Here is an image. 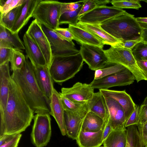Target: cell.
Instances as JSON below:
<instances>
[{
    "label": "cell",
    "mask_w": 147,
    "mask_h": 147,
    "mask_svg": "<svg viewBox=\"0 0 147 147\" xmlns=\"http://www.w3.org/2000/svg\"><path fill=\"white\" fill-rule=\"evenodd\" d=\"M26 33L38 45L44 57L47 66L49 69L53 56L50 42L42 29L41 24L34 19L32 22Z\"/></svg>",
    "instance_id": "obj_11"
},
{
    "label": "cell",
    "mask_w": 147,
    "mask_h": 147,
    "mask_svg": "<svg viewBox=\"0 0 147 147\" xmlns=\"http://www.w3.org/2000/svg\"><path fill=\"white\" fill-rule=\"evenodd\" d=\"M0 48H9L22 51L25 50L24 43L18 33H13L0 25Z\"/></svg>",
    "instance_id": "obj_23"
},
{
    "label": "cell",
    "mask_w": 147,
    "mask_h": 147,
    "mask_svg": "<svg viewBox=\"0 0 147 147\" xmlns=\"http://www.w3.org/2000/svg\"><path fill=\"white\" fill-rule=\"evenodd\" d=\"M42 29L50 42L53 57L54 56L70 55L80 53L73 41L63 38L54 30L41 24Z\"/></svg>",
    "instance_id": "obj_8"
},
{
    "label": "cell",
    "mask_w": 147,
    "mask_h": 147,
    "mask_svg": "<svg viewBox=\"0 0 147 147\" xmlns=\"http://www.w3.org/2000/svg\"><path fill=\"white\" fill-rule=\"evenodd\" d=\"M62 3L57 1L40 0L33 17L41 24L55 30L59 27Z\"/></svg>",
    "instance_id": "obj_6"
},
{
    "label": "cell",
    "mask_w": 147,
    "mask_h": 147,
    "mask_svg": "<svg viewBox=\"0 0 147 147\" xmlns=\"http://www.w3.org/2000/svg\"><path fill=\"white\" fill-rule=\"evenodd\" d=\"M123 66L116 64L95 71L94 79H100L120 71L125 68Z\"/></svg>",
    "instance_id": "obj_32"
},
{
    "label": "cell",
    "mask_w": 147,
    "mask_h": 147,
    "mask_svg": "<svg viewBox=\"0 0 147 147\" xmlns=\"http://www.w3.org/2000/svg\"><path fill=\"white\" fill-rule=\"evenodd\" d=\"M104 97L109 112V120L113 129L125 127L127 119L122 106L114 100Z\"/></svg>",
    "instance_id": "obj_16"
},
{
    "label": "cell",
    "mask_w": 147,
    "mask_h": 147,
    "mask_svg": "<svg viewBox=\"0 0 147 147\" xmlns=\"http://www.w3.org/2000/svg\"><path fill=\"white\" fill-rule=\"evenodd\" d=\"M26 57L23 67L20 70L13 71L11 78L34 113L49 114L50 110L37 82L33 65L26 55Z\"/></svg>",
    "instance_id": "obj_2"
},
{
    "label": "cell",
    "mask_w": 147,
    "mask_h": 147,
    "mask_svg": "<svg viewBox=\"0 0 147 147\" xmlns=\"http://www.w3.org/2000/svg\"><path fill=\"white\" fill-rule=\"evenodd\" d=\"M136 80L132 73L125 68L121 71L97 80L94 79L90 84L94 89L107 90L117 86H123L132 84Z\"/></svg>",
    "instance_id": "obj_9"
},
{
    "label": "cell",
    "mask_w": 147,
    "mask_h": 147,
    "mask_svg": "<svg viewBox=\"0 0 147 147\" xmlns=\"http://www.w3.org/2000/svg\"><path fill=\"white\" fill-rule=\"evenodd\" d=\"M141 38L142 41L147 42V28L142 29Z\"/></svg>",
    "instance_id": "obj_51"
},
{
    "label": "cell",
    "mask_w": 147,
    "mask_h": 147,
    "mask_svg": "<svg viewBox=\"0 0 147 147\" xmlns=\"http://www.w3.org/2000/svg\"><path fill=\"white\" fill-rule=\"evenodd\" d=\"M126 128L127 136L126 147H142L141 140L137 125H131Z\"/></svg>",
    "instance_id": "obj_29"
},
{
    "label": "cell",
    "mask_w": 147,
    "mask_h": 147,
    "mask_svg": "<svg viewBox=\"0 0 147 147\" xmlns=\"http://www.w3.org/2000/svg\"><path fill=\"white\" fill-rule=\"evenodd\" d=\"M80 51L84 61L92 70L95 71L109 65L103 49L96 46L82 44Z\"/></svg>",
    "instance_id": "obj_10"
},
{
    "label": "cell",
    "mask_w": 147,
    "mask_h": 147,
    "mask_svg": "<svg viewBox=\"0 0 147 147\" xmlns=\"http://www.w3.org/2000/svg\"><path fill=\"white\" fill-rule=\"evenodd\" d=\"M140 1H143L147 3V0H140Z\"/></svg>",
    "instance_id": "obj_54"
},
{
    "label": "cell",
    "mask_w": 147,
    "mask_h": 147,
    "mask_svg": "<svg viewBox=\"0 0 147 147\" xmlns=\"http://www.w3.org/2000/svg\"><path fill=\"white\" fill-rule=\"evenodd\" d=\"M49 106L50 109L49 115L54 118L61 134L63 136H65L66 134L64 117L65 109L59 98V93L54 88L52 91L51 102Z\"/></svg>",
    "instance_id": "obj_20"
},
{
    "label": "cell",
    "mask_w": 147,
    "mask_h": 147,
    "mask_svg": "<svg viewBox=\"0 0 147 147\" xmlns=\"http://www.w3.org/2000/svg\"><path fill=\"white\" fill-rule=\"evenodd\" d=\"M99 90L104 97L114 99L120 104L124 111L127 120L135 109L136 106L130 95L125 90L117 91L108 89Z\"/></svg>",
    "instance_id": "obj_17"
},
{
    "label": "cell",
    "mask_w": 147,
    "mask_h": 147,
    "mask_svg": "<svg viewBox=\"0 0 147 147\" xmlns=\"http://www.w3.org/2000/svg\"><path fill=\"white\" fill-rule=\"evenodd\" d=\"M142 40L121 42L115 47H121L131 50L134 47Z\"/></svg>",
    "instance_id": "obj_45"
},
{
    "label": "cell",
    "mask_w": 147,
    "mask_h": 147,
    "mask_svg": "<svg viewBox=\"0 0 147 147\" xmlns=\"http://www.w3.org/2000/svg\"><path fill=\"white\" fill-rule=\"evenodd\" d=\"M12 49L0 48V65L9 61L11 59Z\"/></svg>",
    "instance_id": "obj_41"
},
{
    "label": "cell",
    "mask_w": 147,
    "mask_h": 147,
    "mask_svg": "<svg viewBox=\"0 0 147 147\" xmlns=\"http://www.w3.org/2000/svg\"><path fill=\"white\" fill-rule=\"evenodd\" d=\"M31 134L32 143L36 147H44L49 142L51 135V118L48 113L36 114L34 117Z\"/></svg>",
    "instance_id": "obj_7"
},
{
    "label": "cell",
    "mask_w": 147,
    "mask_h": 147,
    "mask_svg": "<svg viewBox=\"0 0 147 147\" xmlns=\"http://www.w3.org/2000/svg\"><path fill=\"white\" fill-rule=\"evenodd\" d=\"M105 121L94 113L89 111L83 121L81 130L95 132L103 129Z\"/></svg>",
    "instance_id": "obj_27"
},
{
    "label": "cell",
    "mask_w": 147,
    "mask_h": 147,
    "mask_svg": "<svg viewBox=\"0 0 147 147\" xmlns=\"http://www.w3.org/2000/svg\"><path fill=\"white\" fill-rule=\"evenodd\" d=\"M23 39L26 55L32 64L38 66H47L44 57L36 42L26 33Z\"/></svg>",
    "instance_id": "obj_21"
},
{
    "label": "cell",
    "mask_w": 147,
    "mask_h": 147,
    "mask_svg": "<svg viewBox=\"0 0 147 147\" xmlns=\"http://www.w3.org/2000/svg\"><path fill=\"white\" fill-rule=\"evenodd\" d=\"M142 147H147L146 146H142Z\"/></svg>",
    "instance_id": "obj_55"
},
{
    "label": "cell",
    "mask_w": 147,
    "mask_h": 147,
    "mask_svg": "<svg viewBox=\"0 0 147 147\" xmlns=\"http://www.w3.org/2000/svg\"><path fill=\"white\" fill-rule=\"evenodd\" d=\"M40 0H24L20 12L11 31L18 33L33 17V13Z\"/></svg>",
    "instance_id": "obj_18"
},
{
    "label": "cell",
    "mask_w": 147,
    "mask_h": 147,
    "mask_svg": "<svg viewBox=\"0 0 147 147\" xmlns=\"http://www.w3.org/2000/svg\"><path fill=\"white\" fill-rule=\"evenodd\" d=\"M16 134H4L0 136V146L9 141L13 138Z\"/></svg>",
    "instance_id": "obj_49"
},
{
    "label": "cell",
    "mask_w": 147,
    "mask_h": 147,
    "mask_svg": "<svg viewBox=\"0 0 147 147\" xmlns=\"http://www.w3.org/2000/svg\"><path fill=\"white\" fill-rule=\"evenodd\" d=\"M127 131L126 128L113 130L103 142L106 147H126Z\"/></svg>",
    "instance_id": "obj_28"
},
{
    "label": "cell",
    "mask_w": 147,
    "mask_h": 147,
    "mask_svg": "<svg viewBox=\"0 0 147 147\" xmlns=\"http://www.w3.org/2000/svg\"><path fill=\"white\" fill-rule=\"evenodd\" d=\"M136 20L142 29L147 28V17H138Z\"/></svg>",
    "instance_id": "obj_50"
},
{
    "label": "cell",
    "mask_w": 147,
    "mask_h": 147,
    "mask_svg": "<svg viewBox=\"0 0 147 147\" xmlns=\"http://www.w3.org/2000/svg\"><path fill=\"white\" fill-rule=\"evenodd\" d=\"M139 0H112L110 3L113 6L120 9H138L141 7Z\"/></svg>",
    "instance_id": "obj_37"
},
{
    "label": "cell",
    "mask_w": 147,
    "mask_h": 147,
    "mask_svg": "<svg viewBox=\"0 0 147 147\" xmlns=\"http://www.w3.org/2000/svg\"><path fill=\"white\" fill-rule=\"evenodd\" d=\"M59 96L65 111L77 112L83 109L88 106V102L82 103L75 102L66 98L59 93Z\"/></svg>",
    "instance_id": "obj_35"
},
{
    "label": "cell",
    "mask_w": 147,
    "mask_h": 147,
    "mask_svg": "<svg viewBox=\"0 0 147 147\" xmlns=\"http://www.w3.org/2000/svg\"><path fill=\"white\" fill-rule=\"evenodd\" d=\"M140 107L137 105H136L135 108L130 117L126 121L125 127L132 125H138L139 124V111Z\"/></svg>",
    "instance_id": "obj_39"
},
{
    "label": "cell",
    "mask_w": 147,
    "mask_h": 147,
    "mask_svg": "<svg viewBox=\"0 0 147 147\" xmlns=\"http://www.w3.org/2000/svg\"><path fill=\"white\" fill-rule=\"evenodd\" d=\"M89 111L96 114L105 121L109 119V113L105 97L99 91L94 93L92 98L88 102Z\"/></svg>",
    "instance_id": "obj_25"
},
{
    "label": "cell",
    "mask_w": 147,
    "mask_h": 147,
    "mask_svg": "<svg viewBox=\"0 0 147 147\" xmlns=\"http://www.w3.org/2000/svg\"><path fill=\"white\" fill-rule=\"evenodd\" d=\"M104 51L109 64H119L124 66L133 74L137 82L146 80L139 68L131 50L119 47H112Z\"/></svg>",
    "instance_id": "obj_5"
},
{
    "label": "cell",
    "mask_w": 147,
    "mask_h": 147,
    "mask_svg": "<svg viewBox=\"0 0 147 147\" xmlns=\"http://www.w3.org/2000/svg\"><path fill=\"white\" fill-rule=\"evenodd\" d=\"M22 136L20 133L16 134L10 140L0 146V147H18Z\"/></svg>",
    "instance_id": "obj_44"
},
{
    "label": "cell",
    "mask_w": 147,
    "mask_h": 147,
    "mask_svg": "<svg viewBox=\"0 0 147 147\" xmlns=\"http://www.w3.org/2000/svg\"><path fill=\"white\" fill-rule=\"evenodd\" d=\"M125 11L113 6H100L80 16L79 22L90 24H100Z\"/></svg>",
    "instance_id": "obj_12"
},
{
    "label": "cell",
    "mask_w": 147,
    "mask_h": 147,
    "mask_svg": "<svg viewBox=\"0 0 147 147\" xmlns=\"http://www.w3.org/2000/svg\"><path fill=\"white\" fill-rule=\"evenodd\" d=\"M33 65L37 82L49 106L54 88V81L50 74L49 69L47 66Z\"/></svg>",
    "instance_id": "obj_15"
},
{
    "label": "cell",
    "mask_w": 147,
    "mask_h": 147,
    "mask_svg": "<svg viewBox=\"0 0 147 147\" xmlns=\"http://www.w3.org/2000/svg\"><path fill=\"white\" fill-rule=\"evenodd\" d=\"M76 26L93 34L101 40L105 45L115 47L121 42L105 31L101 27L100 24H90L78 22Z\"/></svg>",
    "instance_id": "obj_24"
},
{
    "label": "cell",
    "mask_w": 147,
    "mask_h": 147,
    "mask_svg": "<svg viewBox=\"0 0 147 147\" xmlns=\"http://www.w3.org/2000/svg\"><path fill=\"white\" fill-rule=\"evenodd\" d=\"M9 61L0 65V113L2 114L6 108L8 100L9 83L11 78Z\"/></svg>",
    "instance_id": "obj_19"
},
{
    "label": "cell",
    "mask_w": 147,
    "mask_h": 147,
    "mask_svg": "<svg viewBox=\"0 0 147 147\" xmlns=\"http://www.w3.org/2000/svg\"><path fill=\"white\" fill-rule=\"evenodd\" d=\"M22 51L12 49L11 55L9 62L11 71L19 70L23 67L26 61V57Z\"/></svg>",
    "instance_id": "obj_31"
},
{
    "label": "cell",
    "mask_w": 147,
    "mask_h": 147,
    "mask_svg": "<svg viewBox=\"0 0 147 147\" xmlns=\"http://www.w3.org/2000/svg\"><path fill=\"white\" fill-rule=\"evenodd\" d=\"M84 1V0H83L69 3L62 2L61 8V15L65 12L76 10L83 5Z\"/></svg>",
    "instance_id": "obj_38"
},
{
    "label": "cell",
    "mask_w": 147,
    "mask_h": 147,
    "mask_svg": "<svg viewBox=\"0 0 147 147\" xmlns=\"http://www.w3.org/2000/svg\"><path fill=\"white\" fill-rule=\"evenodd\" d=\"M136 62L147 81V60H138Z\"/></svg>",
    "instance_id": "obj_48"
},
{
    "label": "cell",
    "mask_w": 147,
    "mask_h": 147,
    "mask_svg": "<svg viewBox=\"0 0 147 147\" xmlns=\"http://www.w3.org/2000/svg\"><path fill=\"white\" fill-rule=\"evenodd\" d=\"M24 0H10L5 7L0 8V15L4 14L22 4Z\"/></svg>",
    "instance_id": "obj_40"
},
{
    "label": "cell",
    "mask_w": 147,
    "mask_h": 147,
    "mask_svg": "<svg viewBox=\"0 0 147 147\" xmlns=\"http://www.w3.org/2000/svg\"><path fill=\"white\" fill-rule=\"evenodd\" d=\"M138 125H143L147 121V105L142 104L139 108Z\"/></svg>",
    "instance_id": "obj_43"
},
{
    "label": "cell",
    "mask_w": 147,
    "mask_h": 147,
    "mask_svg": "<svg viewBox=\"0 0 147 147\" xmlns=\"http://www.w3.org/2000/svg\"><path fill=\"white\" fill-rule=\"evenodd\" d=\"M89 111L88 105L83 109L77 112L65 110V125L67 136L76 140L81 130L84 120Z\"/></svg>",
    "instance_id": "obj_14"
},
{
    "label": "cell",
    "mask_w": 147,
    "mask_h": 147,
    "mask_svg": "<svg viewBox=\"0 0 147 147\" xmlns=\"http://www.w3.org/2000/svg\"><path fill=\"white\" fill-rule=\"evenodd\" d=\"M54 30L63 38L68 41H72L74 39V35L68 28L59 27Z\"/></svg>",
    "instance_id": "obj_42"
},
{
    "label": "cell",
    "mask_w": 147,
    "mask_h": 147,
    "mask_svg": "<svg viewBox=\"0 0 147 147\" xmlns=\"http://www.w3.org/2000/svg\"><path fill=\"white\" fill-rule=\"evenodd\" d=\"M83 5L75 11L65 12L61 14L59 20V25L68 24L76 26L79 22L78 15Z\"/></svg>",
    "instance_id": "obj_33"
},
{
    "label": "cell",
    "mask_w": 147,
    "mask_h": 147,
    "mask_svg": "<svg viewBox=\"0 0 147 147\" xmlns=\"http://www.w3.org/2000/svg\"><path fill=\"white\" fill-rule=\"evenodd\" d=\"M142 104L143 105H147V96L144 99V101L143 102V103Z\"/></svg>",
    "instance_id": "obj_53"
},
{
    "label": "cell",
    "mask_w": 147,
    "mask_h": 147,
    "mask_svg": "<svg viewBox=\"0 0 147 147\" xmlns=\"http://www.w3.org/2000/svg\"><path fill=\"white\" fill-rule=\"evenodd\" d=\"M113 130L108 119L105 121L103 129L102 137L103 142Z\"/></svg>",
    "instance_id": "obj_47"
},
{
    "label": "cell",
    "mask_w": 147,
    "mask_h": 147,
    "mask_svg": "<svg viewBox=\"0 0 147 147\" xmlns=\"http://www.w3.org/2000/svg\"><path fill=\"white\" fill-rule=\"evenodd\" d=\"M34 113L11 78L6 108L0 115V136L24 131L30 125Z\"/></svg>",
    "instance_id": "obj_1"
},
{
    "label": "cell",
    "mask_w": 147,
    "mask_h": 147,
    "mask_svg": "<svg viewBox=\"0 0 147 147\" xmlns=\"http://www.w3.org/2000/svg\"><path fill=\"white\" fill-rule=\"evenodd\" d=\"M84 61L80 53L53 57L49 68L54 82L60 85L73 78L82 68Z\"/></svg>",
    "instance_id": "obj_4"
},
{
    "label": "cell",
    "mask_w": 147,
    "mask_h": 147,
    "mask_svg": "<svg viewBox=\"0 0 147 147\" xmlns=\"http://www.w3.org/2000/svg\"><path fill=\"white\" fill-rule=\"evenodd\" d=\"M111 1L109 0H84L83 5L79 13V17L101 6H106L110 3Z\"/></svg>",
    "instance_id": "obj_34"
},
{
    "label": "cell",
    "mask_w": 147,
    "mask_h": 147,
    "mask_svg": "<svg viewBox=\"0 0 147 147\" xmlns=\"http://www.w3.org/2000/svg\"><path fill=\"white\" fill-rule=\"evenodd\" d=\"M68 28L74 40L80 44L92 45L103 48L105 45L99 38L90 32L76 26L69 24Z\"/></svg>",
    "instance_id": "obj_22"
},
{
    "label": "cell",
    "mask_w": 147,
    "mask_h": 147,
    "mask_svg": "<svg viewBox=\"0 0 147 147\" xmlns=\"http://www.w3.org/2000/svg\"><path fill=\"white\" fill-rule=\"evenodd\" d=\"M106 147L104 146V147Z\"/></svg>",
    "instance_id": "obj_56"
},
{
    "label": "cell",
    "mask_w": 147,
    "mask_h": 147,
    "mask_svg": "<svg viewBox=\"0 0 147 147\" xmlns=\"http://www.w3.org/2000/svg\"><path fill=\"white\" fill-rule=\"evenodd\" d=\"M103 129L95 132L80 130L76 140L79 147H100L103 143Z\"/></svg>",
    "instance_id": "obj_26"
},
{
    "label": "cell",
    "mask_w": 147,
    "mask_h": 147,
    "mask_svg": "<svg viewBox=\"0 0 147 147\" xmlns=\"http://www.w3.org/2000/svg\"><path fill=\"white\" fill-rule=\"evenodd\" d=\"M146 60H147V59H146Z\"/></svg>",
    "instance_id": "obj_57"
},
{
    "label": "cell",
    "mask_w": 147,
    "mask_h": 147,
    "mask_svg": "<svg viewBox=\"0 0 147 147\" xmlns=\"http://www.w3.org/2000/svg\"><path fill=\"white\" fill-rule=\"evenodd\" d=\"M137 126L142 144L147 138V121L143 125H138Z\"/></svg>",
    "instance_id": "obj_46"
},
{
    "label": "cell",
    "mask_w": 147,
    "mask_h": 147,
    "mask_svg": "<svg viewBox=\"0 0 147 147\" xmlns=\"http://www.w3.org/2000/svg\"><path fill=\"white\" fill-rule=\"evenodd\" d=\"M131 52L136 61L146 60L147 42L141 41L134 47Z\"/></svg>",
    "instance_id": "obj_36"
},
{
    "label": "cell",
    "mask_w": 147,
    "mask_h": 147,
    "mask_svg": "<svg viewBox=\"0 0 147 147\" xmlns=\"http://www.w3.org/2000/svg\"><path fill=\"white\" fill-rule=\"evenodd\" d=\"M100 25L105 31L120 41L142 40V28L134 15L126 11Z\"/></svg>",
    "instance_id": "obj_3"
},
{
    "label": "cell",
    "mask_w": 147,
    "mask_h": 147,
    "mask_svg": "<svg viewBox=\"0 0 147 147\" xmlns=\"http://www.w3.org/2000/svg\"><path fill=\"white\" fill-rule=\"evenodd\" d=\"M142 145V146H146L147 147V138L143 141Z\"/></svg>",
    "instance_id": "obj_52"
},
{
    "label": "cell",
    "mask_w": 147,
    "mask_h": 147,
    "mask_svg": "<svg viewBox=\"0 0 147 147\" xmlns=\"http://www.w3.org/2000/svg\"><path fill=\"white\" fill-rule=\"evenodd\" d=\"M22 5L0 15V25L11 31L20 12Z\"/></svg>",
    "instance_id": "obj_30"
},
{
    "label": "cell",
    "mask_w": 147,
    "mask_h": 147,
    "mask_svg": "<svg viewBox=\"0 0 147 147\" xmlns=\"http://www.w3.org/2000/svg\"><path fill=\"white\" fill-rule=\"evenodd\" d=\"M94 89L90 84L77 82L71 87L62 88L61 92L59 93L72 102H86L92 98Z\"/></svg>",
    "instance_id": "obj_13"
}]
</instances>
